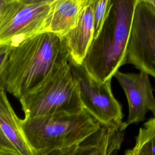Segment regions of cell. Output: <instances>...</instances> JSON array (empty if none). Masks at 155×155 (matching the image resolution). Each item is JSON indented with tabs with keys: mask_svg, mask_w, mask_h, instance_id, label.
<instances>
[{
	"mask_svg": "<svg viewBox=\"0 0 155 155\" xmlns=\"http://www.w3.org/2000/svg\"><path fill=\"white\" fill-rule=\"evenodd\" d=\"M69 62L64 38L43 32L11 47L1 87L21 99L35 91Z\"/></svg>",
	"mask_w": 155,
	"mask_h": 155,
	"instance_id": "6da1fadb",
	"label": "cell"
},
{
	"mask_svg": "<svg viewBox=\"0 0 155 155\" xmlns=\"http://www.w3.org/2000/svg\"><path fill=\"white\" fill-rule=\"evenodd\" d=\"M137 0H112L111 6L82 65L97 82L111 79L127 60V48Z\"/></svg>",
	"mask_w": 155,
	"mask_h": 155,
	"instance_id": "7a4b0ae2",
	"label": "cell"
},
{
	"mask_svg": "<svg viewBox=\"0 0 155 155\" xmlns=\"http://www.w3.org/2000/svg\"><path fill=\"white\" fill-rule=\"evenodd\" d=\"M23 135L35 154H43L77 144L101 124L87 110L78 114L20 119Z\"/></svg>",
	"mask_w": 155,
	"mask_h": 155,
	"instance_id": "3957f363",
	"label": "cell"
},
{
	"mask_svg": "<svg viewBox=\"0 0 155 155\" xmlns=\"http://www.w3.org/2000/svg\"><path fill=\"white\" fill-rule=\"evenodd\" d=\"M19 101L25 117L74 114L84 109L69 62Z\"/></svg>",
	"mask_w": 155,
	"mask_h": 155,
	"instance_id": "277c9868",
	"label": "cell"
},
{
	"mask_svg": "<svg viewBox=\"0 0 155 155\" xmlns=\"http://www.w3.org/2000/svg\"><path fill=\"white\" fill-rule=\"evenodd\" d=\"M54 0H3L0 45L15 47L44 32Z\"/></svg>",
	"mask_w": 155,
	"mask_h": 155,
	"instance_id": "5b68a950",
	"label": "cell"
},
{
	"mask_svg": "<svg viewBox=\"0 0 155 155\" xmlns=\"http://www.w3.org/2000/svg\"><path fill=\"white\" fill-rule=\"evenodd\" d=\"M69 65L83 108L100 124L123 122L122 106L112 93L111 79L97 82L82 64L69 62Z\"/></svg>",
	"mask_w": 155,
	"mask_h": 155,
	"instance_id": "8992f818",
	"label": "cell"
},
{
	"mask_svg": "<svg viewBox=\"0 0 155 155\" xmlns=\"http://www.w3.org/2000/svg\"><path fill=\"white\" fill-rule=\"evenodd\" d=\"M126 62L155 78V10L147 0L136 1Z\"/></svg>",
	"mask_w": 155,
	"mask_h": 155,
	"instance_id": "52a82bcc",
	"label": "cell"
},
{
	"mask_svg": "<svg viewBox=\"0 0 155 155\" xmlns=\"http://www.w3.org/2000/svg\"><path fill=\"white\" fill-rule=\"evenodd\" d=\"M114 76L123 88L128 105V116L125 122L128 127L143 121L147 112L155 116V99L149 79L145 71L138 74L122 73L118 70Z\"/></svg>",
	"mask_w": 155,
	"mask_h": 155,
	"instance_id": "ba28073f",
	"label": "cell"
},
{
	"mask_svg": "<svg viewBox=\"0 0 155 155\" xmlns=\"http://www.w3.org/2000/svg\"><path fill=\"white\" fill-rule=\"evenodd\" d=\"M127 128L124 122L101 124L98 130L77 144L35 155H116L121 147Z\"/></svg>",
	"mask_w": 155,
	"mask_h": 155,
	"instance_id": "9c48e42d",
	"label": "cell"
},
{
	"mask_svg": "<svg viewBox=\"0 0 155 155\" xmlns=\"http://www.w3.org/2000/svg\"><path fill=\"white\" fill-rule=\"evenodd\" d=\"M93 37V0H88L82 9L77 25L63 37L69 62L82 64Z\"/></svg>",
	"mask_w": 155,
	"mask_h": 155,
	"instance_id": "30bf717a",
	"label": "cell"
},
{
	"mask_svg": "<svg viewBox=\"0 0 155 155\" xmlns=\"http://www.w3.org/2000/svg\"><path fill=\"white\" fill-rule=\"evenodd\" d=\"M19 120L5 90L0 87V137L20 155H35L23 135Z\"/></svg>",
	"mask_w": 155,
	"mask_h": 155,
	"instance_id": "8fae6325",
	"label": "cell"
},
{
	"mask_svg": "<svg viewBox=\"0 0 155 155\" xmlns=\"http://www.w3.org/2000/svg\"><path fill=\"white\" fill-rule=\"evenodd\" d=\"M88 0H54L44 32L64 37L77 25Z\"/></svg>",
	"mask_w": 155,
	"mask_h": 155,
	"instance_id": "7c38bea8",
	"label": "cell"
},
{
	"mask_svg": "<svg viewBox=\"0 0 155 155\" xmlns=\"http://www.w3.org/2000/svg\"><path fill=\"white\" fill-rule=\"evenodd\" d=\"M124 155H155V117L139 128L134 145L126 150Z\"/></svg>",
	"mask_w": 155,
	"mask_h": 155,
	"instance_id": "4fadbf2b",
	"label": "cell"
},
{
	"mask_svg": "<svg viewBox=\"0 0 155 155\" xmlns=\"http://www.w3.org/2000/svg\"><path fill=\"white\" fill-rule=\"evenodd\" d=\"M112 0H93V18L94 38L101 30L111 6Z\"/></svg>",
	"mask_w": 155,
	"mask_h": 155,
	"instance_id": "5bb4252c",
	"label": "cell"
},
{
	"mask_svg": "<svg viewBox=\"0 0 155 155\" xmlns=\"http://www.w3.org/2000/svg\"><path fill=\"white\" fill-rule=\"evenodd\" d=\"M10 48L11 47L10 45H0V87H1L2 74L9 55Z\"/></svg>",
	"mask_w": 155,
	"mask_h": 155,
	"instance_id": "9a60e30c",
	"label": "cell"
},
{
	"mask_svg": "<svg viewBox=\"0 0 155 155\" xmlns=\"http://www.w3.org/2000/svg\"><path fill=\"white\" fill-rule=\"evenodd\" d=\"M0 155H20L0 137Z\"/></svg>",
	"mask_w": 155,
	"mask_h": 155,
	"instance_id": "2e32d148",
	"label": "cell"
},
{
	"mask_svg": "<svg viewBox=\"0 0 155 155\" xmlns=\"http://www.w3.org/2000/svg\"><path fill=\"white\" fill-rule=\"evenodd\" d=\"M148 2L153 7L155 10V0H147Z\"/></svg>",
	"mask_w": 155,
	"mask_h": 155,
	"instance_id": "e0dca14e",
	"label": "cell"
},
{
	"mask_svg": "<svg viewBox=\"0 0 155 155\" xmlns=\"http://www.w3.org/2000/svg\"><path fill=\"white\" fill-rule=\"evenodd\" d=\"M2 2H3V0H0V10H1V7H2Z\"/></svg>",
	"mask_w": 155,
	"mask_h": 155,
	"instance_id": "ac0fdd59",
	"label": "cell"
}]
</instances>
